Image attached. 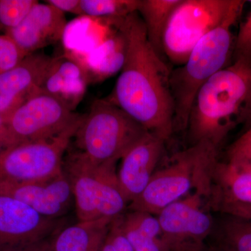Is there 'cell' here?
I'll return each instance as SVG.
<instances>
[{"label": "cell", "instance_id": "6da1fadb", "mask_svg": "<svg viewBox=\"0 0 251 251\" xmlns=\"http://www.w3.org/2000/svg\"><path fill=\"white\" fill-rule=\"evenodd\" d=\"M125 41V59L110 95L105 99L168 141L174 133L171 71L148 40L139 14L110 19Z\"/></svg>", "mask_w": 251, "mask_h": 251}, {"label": "cell", "instance_id": "7a4b0ae2", "mask_svg": "<svg viewBox=\"0 0 251 251\" xmlns=\"http://www.w3.org/2000/svg\"><path fill=\"white\" fill-rule=\"evenodd\" d=\"M251 95V57L235 59L198 92L188 117L191 145L210 144L219 150Z\"/></svg>", "mask_w": 251, "mask_h": 251}, {"label": "cell", "instance_id": "3957f363", "mask_svg": "<svg viewBox=\"0 0 251 251\" xmlns=\"http://www.w3.org/2000/svg\"><path fill=\"white\" fill-rule=\"evenodd\" d=\"M218 154L219 150L206 143L191 145L176 153L169 166L155 172L143 192L127 209L157 216L193 191L207 198L211 173Z\"/></svg>", "mask_w": 251, "mask_h": 251}, {"label": "cell", "instance_id": "277c9868", "mask_svg": "<svg viewBox=\"0 0 251 251\" xmlns=\"http://www.w3.org/2000/svg\"><path fill=\"white\" fill-rule=\"evenodd\" d=\"M244 7L230 14L192 50L184 64L171 71L170 87L174 103V128L186 129L198 92L214 74L226 67L232 52V28Z\"/></svg>", "mask_w": 251, "mask_h": 251}, {"label": "cell", "instance_id": "5b68a950", "mask_svg": "<svg viewBox=\"0 0 251 251\" xmlns=\"http://www.w3.org/2000/svg\"><path fill=\"white\" fill-rule=\"evenodd\" d=\"M117 161L97 164L77 150L64 156L63 170L72 186L78 221L114 220L128 203L119 183Z\"/></svg>", "mask_w": 251, "mask_h": 251}, {"label": "cell", "instance_id": "8992f818", "mask_svg": "<svg viewBox=\"0 0 251 251\" xmlns=\"http://www.w3.org/2000/svg\"><path fill=\"white\" fill-rule=\"evenodd\" d=\"M139 122L108 100L97 99L74 138L76 150L97 164L118 161L148 133Z\"/></svg>", "mask_w": 251, "mask_h": 251}, {"label": "cell", "instance_id": "52a82bcc", "mask_svg": "<svg viewBox=\"0 0 251 251\" xmlns=\"http://www.w3.org/2000/svg\"><path fill=\"white\" fill-rule=\"evenodd\" d=\"M245 3L242 0H180L165 29L163 54L175 65H182L204 36Z\"/></svg>", "mask_w": 251, "mask_h": 251}, {"label": "cell", "instance_id": "ba28073f", "mask_svg": "<svg viewBox=\"0 0 251 251\" xmlns=\"http://www.w3.org/2000/svg\"><path fill=\"white\" fill-rule=\"evenodd\" d=\"M78 121L51 139L16 145L0 152V181L29 182L52 179L63 172L64 154Z\"/></svg>", "mask_w": 251, "mask_h": 251}, {"label": "cell", "instance_id": "9c48e42d", "mask_svg": "<svg viewBox=\"0 0 251 251\" xmlns=\"http://www.w3.org/2000/svg\"><path fill=\"white\" fill-rule=\"evenodd\" d=\"M82 117L58 99L39 92L5 118L7 148L51 139Z\"/></svg>", "mask_w": 251, "mask_h": 251}, {"label": "cell", "instance_id": "30bf717a", "mask_svg": "<svg viewBox=\"0 0 251 251\" xmlns=\"http://www.w3.org/2000/svg\"><path fill=\"white\" fill-rule=\"evenodd\" d=\"M202 193L193 191L156 216L169 251H205L214 229L213 217Z\"/></svg>", "mask_w": 251, "mask_h": 251}, {"label": "cell", "instance_id": "8fae6325", "mask_svg": "<svg viewBox=\"0 0 251 251\" xmlns=\"http://www.w3.org/2000/svg\"><path fill=\"white\" fill-rule=\"evenodd\" d=\"M63 219L41 215L24 203L0 195V251H13L49 239L64 227Z\"/></svg>", "mask_w": 251, "mask_h": 251}, {"label": "cell", "instance_id": "7c38bea8", "mask_svg": "<svg viewBox=\"0 0 251 251\" xmlns=\"http://www.w3.org/2000/svg\"><path fill=\"white\" fill-rule=\"evenodd\" d=\"M0 195L17 200L50 219H63L74 203L72 186L64 170L55 177L29 182L0 181Z\"/></svg>", "mask_w": 251, "mask_h": 251}, {"label": "cell", "instance_id": "4fadbf2b", "mask_svg": "<svg viewBox=\"0 0 251 251\" xmlns=\"http://www.w3.org/2000/svg\"><path fill=\"white\" fill-rule=\"evenodd\" d=\"M54 58L40 52L29 54L17 66L0 74V115L6 118L41 92Z\"/></svg>", "mask_w": 251, "mask_h": 251}, {"label": "cell", "instance_id": "5bb4252c", "mask_svg": "<svg viewBox=\"0 0 251 251\" xmlns=\"http://www.w3.org/2000/svg\"><path fill=\"white\" fill-rule=\"evenodd\" d=\"M65 14L48 3L37 1L21 22L6 33L25 56L55 44L67 27Z\"/></svg>", "mask_w": 251, "mask_h": 251}, {"label": "cell", "instance_id": "9a60e30c", "mask_svg": "<svg viewBox=\"0 0 251 251\" xmlns=\"http://www.w3.org/2000/svg\"><path fill=\"white\" fill-rule=\"evenodd\" d=\"M166 141L148 132L121 158L119 183L128 204L143 192L161 159Z\"/></svg>", "mask_w": 251, "mask_h": 251}, {"label": "cell", "instance_id": "2e32d148", "mask_svg": "<svg viewBox=\"0 0 251 251\" xmlns=\"http://www.w3.org/2000/svg\"><path fill=\"white\" fill-rule=\"evenodd\" d=\"M208 207L219 211L229 204H251V168L216 162L210 175Z\"/></svg>", "mask_w": 251, "mask_h": 251}, {"label": "cell", "instance_id": "e0dca14e", "mask_svg": "<svg viewBox=\"0 0 251 251\" xmlns=\"http://www.w3.org/2000/svg\"><path fill=\"white\" fill-rule=\"evenodd\" d=\"M87 88V77L77 64L69 59L55 57L46 75L41 92L58 99L74 111Z\"/></svg>", "mask_w": 251, "mask_h": 251}, {"label": "cell", "instance_id": "ac0fdd59", "mask_svg": "<svg viewBox=\"0 0 251 251\" xmlns=\"http://www.w3.org/2000/svg\"><path fill=\"white\" fill-rule=\"evenodd\" d=\"M114 220L78 221L62 227L51 239L52 251H100Z\"/></svg>", "mask_w": 251, "mask_h": 251}, {"label": "cell", "instance_id": "d6986e66", "mask_svg": "<svg viewBox=\"0 0 251 251\" xmlns=\"http://www.w3.org/2000/svg\"><path fill=\"white\" fill-rule=\"evenodd\" d=\"M122 228L134 251H169L156 216L128 211L122 215Z\"/></svg>", "mask_w": 251, "mask_h": 251}, {"label": "cell", "instance_id": "ffe728a7", "mask_svg": "<svg viewBox=\"0 0 251 251\" xmlns=\"http://www.w3.org/2000/svg\"><path fill=\"white\" fill-rule=\"evenodd\" d=\"M205 251H251V221L221 214Z\"/></svg>", "mask_w": 251, "mask_h": 251}, {"label": "cell", "instance_id": "44dd1931", "mask_svg": "<svg viewBox=\"0 0 251 251\" xmlns=\"http://www.w3.org/2000/svg\"><path fill=\"white\" fill-rule=\"evenodd\" d=\"M179 2L180 0H138L137 13L143 21L149 41L162 58L167 23Z\"/></svg>", "mask_w": 251, "mask_h": 251}, {"label": "cell", "instance_id": "7402d4cb", "mask_svg": "<svg viewBox=\"0 0 251 251\" xmlns=\"http://www.w3.org/2000/svg\"><path fill=\"white\" fill-rule=\"evenodd\" d=\"M138 0H80L81 16L107 20L137 12Z\"/></svg>", "mask_w": 251, "mask_h": 251}, {"label": "cell", "instance_id": "603a6c76", "mask_svg": "<svg viewBox=\"0 0 251 251\" xmlns=\"http://www.w3.org/2000/svg\"><path fill=\"white\" fill-rule=\"evenodd\" d=\"M36 2V0H0V34L16 27Z\"/></svg>", "mask_w": 251, "mask_h": 251}, {"label": "cell", "instance_id": "cb8c5ba5", "mask_svg": "<svg viewBox=\"0 0 251 251\" xmlns=\"http://www.w3.org/2000/svg\"><path fill=\"white\" fill-rule=\"evenodd\" d=\"M122 215L110 224L100 251H134L122 228Z\"/></svg>", "mask_w": 251, "mask_h": 251}, {"label": "cell", "instance_id": "d4e9b609", "mask_svg": "<svg viewBox=\"0 0 251 251\" xmlns=\"http://www.w3.org/2000/svg\"><path fill=\"white\" fill-rule=\"evenodd\" d=\"M25 57L9 36L0 34V74L13 69Z\"/></svg>", "mask_w": 251, "mask_h": 251}, {"label": "cell", "instance_id": "484cf974", "mask_svg": "<svg viewBox=\"0 0 251 251\" xmlns=\"http://www.w3.org/2000/svg\"><path fill=\"white\" fill-rule=\"evenodd\" d=\"M227 160L234 165H242L251 161V126L227 149Z\"/></svg>", "mask_w": 251, "mask_h": 251}, {"label": "cell", "instance_id": "4316f807", "mask_svg": "<svg viewBox=\"0 0 251 251\" xmlns=\"http://www.w3.org/2000/svg\"><path fill=\"white\" fill-rule=\"evenodd\" d=\"M234 53L235 59L251 57V11L238 32L234 46Z\"/></svg>", "mask_w": 251, "mask_h": 251}, {"label": "cell", "instance_id": "83f0119b", "mask_svg": "<svg viewBox=\"0 0 251 251\" xmlns=\"http://www.w3.org/2000/svg\"><path fill=\"white\" fill-rule=\"evenodd\" d=\"M221 214H227L251 221V204H229L223 206L218 211Z\"/></svg>", "mask_w": 251, "mask_h": 251}, {"label": "cell", "instance_id": "f1b7e54d", "mask_svg": "<svg viewBox=\"0 0 251 251\" xmlns=\"http://www.w3.org/2000/svg\"><path fill=\"white\" fill-rule=\"evenodd\" d=\"M45 2L61 12L81 16L80 0H46Z\"/></svg>", "mask_w": 251, "mask_h": 251}, {"label": "cell", "instance_id": "f546056e", "mask_svg": "<svg viewBox=\"0 0 251 251\" xmlns=\"http://www.w3.org/2000/svg\"><path fill=\"white\" fill-rule=\"evenodd\" d=\"M13 251H52V249L49 239H46V240Z\"/></svg>", "mask_w": 251, "mask_h": 251}, {"label": "cell", "instance_id": "4dcf8cb0", "mask_svg": "<svg viewBox=\"0 0 251 251\" xmlns=\"http://www.w3.org/2000/svg\"><path fill=\"white\" fill-rule=\"evenodd\" d=\"M239 123H244L247 128L251 126V95L244 105L239 117Z\"/></svg>", "mask_w": 251, "mask_h": 251}, {"label": "cell", "instance_id": "1f68e13d", "mask_svg": "<svg viewBox=\"0 0 251 251\" xmlns=\"http://www.w3.org/2000/svg\"><path fill=\"white\" fill-rule=\"evenodd\" d=\"M6 148H7V139H6L5 118L0 115V152Z\"/></svg>", "mask_w": 251, "mask_h": 251}, {"label": "cell", "instance_id": "d6a6232c", "mask_svg": "<svg viewBox=\"0 0 251 251\" xmlns=\"http://www.w3.org/2000/svg\"><path fill=\"white\" fill-rule=\"evenodd\" d=\"M236 166L249 167V168H251V161L248 162V163H244V164L236 165Z\"/></svg>", "mask_w": 251, "mask_h": 251}]
</instances>
